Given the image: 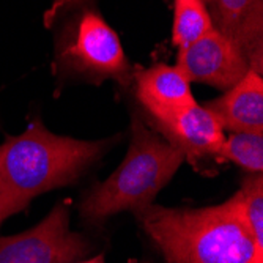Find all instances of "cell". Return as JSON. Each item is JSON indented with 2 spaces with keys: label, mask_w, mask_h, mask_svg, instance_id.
<instances>
[{
  "label": "cell",
  "mask_w": 263,
  "mask_h": 263,
  "mask_svg": "<svg viewBox=\"0 0 263 263\" xmlns=\"http://www.w3.org/2000/svg\"><path fill=\"white\" fill-rule=\"evenodd\" d=\"M216 159L230 161L249 174H263V133H230Z\"/></svg>",
  "instance_id": "7c38bea8"
},
{
  "label": "cell",
  "mask_w": 263,
  "mask_h": 263,
  "mask_svg": "<svg viewBox=\"0 0 263 263\" xmlns=\"http://www.w3.org/2000/svg\"><path fill=\"white\" fill-rule=\"evenodd\" d=\"M152 123L155 131L177 147L184 159L193 164L208 158H218L226 139V131L216 117L199 103L171 117L152 120Z\"/></svg>",
  "instance_id": "52a82bcc"
},
{
  "label": "cell",
  "mask_w": 263,
  "mask_h": 263,
  "mask_svg": "<svg viewBox=\"0 0 263 263\" xmlns=\"http://www.w3.org/2000/svg\"><path fill=\"white\" fill-rule=\"evenodd\" d=\"M55 35V55L65 71L90 81L115 79L128 84L133 66L120 38L88 0H73Z\"/></svg>",
  "instance_id": "277c9868"
},
{
  "label": "cell",
  "mask_w": 263,
  "mask_h": 263,
  "mask_svg": "<svg viewBox=\"0 0 263 263\" xmlns=\"http://www.w3.org/2000/svg\"><path fill=\"white\" fill-rule=\"evenodd\" d=\"M243 213L258 248L263 249V174H249L240 189Z\"/></svg>",
  "instance_id": "4fadbf2b"
},
{
  "label": "cell",
  "mask_w": 263,
  "mask_h": 263,
  "mask_svg": "<svg viewBox=\"0 0 263 263\" xmlns=\"http://www.w3.org/2000/svg\"><path fill=\"white\" fill-rule=\"evenodd\" d=\"M177 68L189 82L206 84L219 90H229L251 69L240 47L216 29L180 47Z\"/></svg>",
  "instance_id": "8992f818"
},
{
  "label": "cell",
  "mask_w": 263,
  "mask_h": 263,
  "mask_svg": "<svg viewBox=\"0 0 263 263\" xmlns=\"http://www.w3.org/2000/svg\"><path fill=\"white\" fill-rule=\"evenodd\" d=\"M172 41L178 47L194 43L213 29L203 0H174Z\"/></svg>",
  "instance_id": "8fae6325"
},
{
  "label": "cell",
  "mask_w": 263,
  "mask_h": 263,
  "mask_svg": "<svg viewBox=\"0 0 263 263\" xmlns=\"http://www.w3.org/2000/svg\"><path fill=\"white\" fill-rule=\"evenodd\" d=\"M87 252V241L69 229L65 203H59L33 229L0 238V263H73Z\"/></svg>",
  "instance_id": "5b68a950"
},
{
  "label": "cell",
  "mask_w": 263,
  "mask_h": 263,
  "mask_svg": "<svg viewBox=\"0 0 263 263\" xmlns=\"http://www.w3.org/2000/svg\"><path fill=\"white\" fill-rule=\"evenodd\" d=\"M73 263H106L104 255H97L93 258H87V260H79V261H73Z\"/></svg>",
  "instance_id": "5bb4252c"
},
{
  "label": "cell",
  "mask_w": 263,
  "mask_h": 263,
  "mask_svg": "<svg viewBox=\"0 0 263 263\" xmlns=\"http://www.w3.org/2000/svg\"><path fill=\"white\" fill-rule=\"evenodd\" d=\"M205 106L229 133H263V79L249 69L245 78Z\"/></svg>",
  "instance_id": "30bf717a"
},
{
  "label": "cell",
  "mask_w": 263,
  "mask_h": 263,
  "mask_svg": "<svg viewBox=\"0 0 263 263\" xmlns=\"http://www.w3.org/2000/svg\"><path fill=\"white\" fill-rule=\"evenodd\" d=\"M136 93L152 120L171 117L197 103L191 90V82L177 65L156 63L137 73Z\"/></svg>",
  "instance_id": "9c48e42d"
},
{
  "label": "cell",
  "mask_w": 263,
  "mask_h": 263,
  "mask_svg": "<svg viewBox=\"0 0 263 263\" xmlns=\"http://www.w3.org/2000/svg\"><path fill=\"white\" fill-rule=\"evenodd\" d=\"M213 29L241 49L249 68H263V0H203Z\"/></svg>",
  "instance_id": "ba28073f"
},
{
  "label": "cell",
  "mask_w": 263,
  "mask_h": 263,
  "mask_svg": "<svg viewBox=\"0 0 263 263\" xmlns=\"http://www.w3.org/2000/svg\"><path fill=\"white\" fill-rule=\"evenodd\" d=\"M136 216L167 263H263V249L248 227L240 191L214 206L152 203Z\"/></svg>",
  "instance_id": "6da1fadb"
},
{
  "label": "cell",
  "mask_w": 263,
  "mask_h": 263,
  "mask_svg": "<svg viewBox=\"0 0 263 263\" xmlns=\"http://www.w3.org/2000/svg\"><path fill=\"white\" fill-rule=\"evenodd\" d=\"M183 153L140 118L131 122L129 148L118 169L85 196L81 213L100 222L122 211H140L153 203L159 191L183 164Z\"/></svg>",
  "instance_id": "3957f363"
},
{
  "label": "cell",
  "mask_w": 263,
  "mask_h": 263,
  "mask_svg": "<svg viewBox=\"0 0 263 263\" xmlns=\"http://www.w3.org/2000/svg\"><path fill=\"white\" fill-rule=\"evenodd\" d=\"M107 142L57 136L41 120L0 143V226L32 199L66 186L97 161Z\"/></svg>",
  "instance_id": "7a4b0ae2"
}]
</instances>
